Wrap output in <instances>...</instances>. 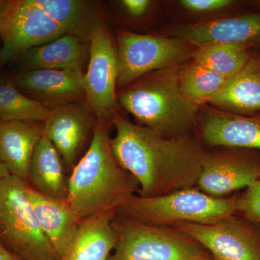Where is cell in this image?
<instances>
[{"label": "cell", "instance_id": "obj_1", "mask_svg": "<svg viewBox=\"0 0 260 260\" xmlns=\"http://www.w3.org/2000/svg\"><path fill=\"white\" fill-rule=\"evenodd\" d=\"M112 124L116 128L110 140L113 155L138 181L139 196H160L197 185L205 151L194 138L165 136L118 113Z\"/></svg>", "mask_w": 260, "mask_h": 260}, {"label": "cell", "instance_id": "obj_2", "mask_svg": "<svg viewBox=\"0 0 260 260\" xmlns=\"http://www.w3.org/2000/svg\"><path fill=\"white\" fill-rule=\"evenodd\" d=\"M104 22L100 3L85 0H10L0 16V68L28 49L73 34L89 42Z\"/></svg>", "mask_w": 260, "mask_h": 260}, {"label": "cell", "instance_id": "obj_3", "mask_svg": "<svg viewBox=\"0 0 260 260\" xmlns=\"http://www.w3.org/2000/svg\"><path fill=\"white\" fill-rule=\"evenodd\" d=\"M110 123L97 119L88 150L75 164L68 180V201L80 220L116 213L140 186L116 161L111 149Z\"/></svg>", "mask_w": 260, "mask_h": 260}, {"label": "cell", "instance_id": "obj_4", "mask_svg": "<svg viewBox=\"0 0 260 260\" xmlns=\"http://www.w3.org/2000/svg\"><path fill=\"white\" fill-rule=\"evenodd\" d=\"M180 66L152 72L135 80L118 92V104L140 125L165 136L187 134L197 124L199 107L181 93Z\"/></svg>", "mask_w": 260, "mask_h": 260}, {"label": "cell", "instance_id": "obj_5", "mask_svg": "<svg viewBox=\"0 0 260 260\" xmlns=\"http://www.w3.org/2000/svg\"><path fill=\"white\" fill-rule=\"evenodd\" d=\"M116 213L142 223L172 227L176 224L208 223L236 214V194L214 198L194 188L160 196L130 197Z\"/></svg>", "mask_w": 260, "mask_h": 260}, {"label": "cell", "instance_id": "obj_6", "mask_svg": "<svg viewBox=\"0 0 260 260\" xmlns=\"http://www.w3.org/2000/svg\"><path fill=\"white\" fill-rule=\"evenodd\" d=\"M28 184L12 175L0 184V242L21 260H57L27 196Z\"/></svg>", "mask_w": 260, "mask_h": 260}, {"label": "cell", "instance_id": "obj_7", "mask_svg": "<svg viewBox=\"0 0 260 260\" xmlns=\"http://www.w3.org/2000/svg\"><path fill=\"white\" fill-rule=\"evenodd\" d=\"M112 225L118 240L109 260H203L210 254L173 228L142 223L117 213Z\"/></svg>", "mask_w": 260, "mask_h": 260}, {"label": "cell", "instance_id": "obj_8", "mask_svg": "<svg viewBox=\"0 0 260 260\" xmlns=\"http://www.w3.org/2000/svg\"><path fill=\"white\" fill-rule=\"evenodd\" d=\"M118 75L116 89L157 70L180 66L191 59L193 49L173 37L142 35L129 30L117 32Z\"/></svg>", "mask_w": 260, "mask_h": 260}, {"label": "cell", "instance_id": "obj_9", "mask_svg": "<svg viewBox=\"0 0 260 260\" xmlns=\"http://www.w3.org/2000/svg\"><path fill=\"white\" fill-rule=\"evenodd\" d=\"M170 228L199 243L215 260H260V224L237 214L211 223L184 222Z\"/></svg>", "mask_w": 260, "mask_h": 260}, {"label": "cell", "instance_id": "obj_10", "mask_svg": "<svg viewBox=\"0 0 260 260\" xmlns=\"http://www.w3.org/2000/svg\"><path fill=\"white\" fill-rule=\"evenodd\" d=\"M88 70L84 87L86 102L96 116L112 124L117 113V46L105 22L95 25L89 37Z\"/></svg>", "mask_w": 260, "mask_h": 260}, {"label": "cell", "instance_id": "obj_11", "mask_svg": "<svg viewBox=\"0 0 260 260\" xmlns=\"http://www.w3.org/2000/svg\"><path fill=\"white\" fill-rule=\"evenodd\" d=\"M205 152L197 185L214 198L246 189L260 177V150L220 147Z\"/></svg>", "mask_w": 260, "mask_h": 260}, {"label": "cell", "instance_id": "obj_12", "mask_svg": "<svg viewBox=\"0 0 260 260\" xmlns=\"http://www.w3.org/2000/svg\"><path fill=\"white\" fill-rule=\"evenodd\" d=\"M168 34L194 48L228 44L260 50V10L174 25Z\"/></svg>", "mask_w": 260, "mask_h": 260}, {"label": "cell", "instance_id": "obj_13", "mask_svg": "<svg viewBox=\"0 0 260 260\" xmlns=\"http://www.w3.org/2000/svg\"><path fill=\"white\" fill-rule=\"evenodd\" d=\"M97 117L86 101L51 110L43 122L44 135L60 155L67 170H73L78 155L93 138Z\"/></svg>", "mask_w": 260, "mask_h": 260}, {"label": "cell", "instance_id": "obj_14", "mask_svg": "<svg viewBox=\"0 0 260 260\" xmlns=\"http://www.w3.org/2000/svg\"><path fill=\"white\" fill-rule=\"evenodd\" d=\"M83 70H23L12 78L17 88L47 109L86 101Z\"/></svg>", "mask_w": 260, "mask_h": 260}, {"label": "cell", "instance_id": "obj_15", "mask_svg": "<svg viewBox=\"0 0 260 260\" xmlns=\"http://www.w3.org/2000/svg\"><path fill=\"white\" fill-rule=\"evenodd\" d=\"M205 144L260 150V113L239 115L217 108H205L200 118Z\"/></svg>", "mask_w": 260, "mask_h": 260}, {"label": "cell", "instance_id": "obj_16", "mask_svg": "<svg viewBox=\"0 0 260 260\" xmlns=\"http://www.w3.org/2000/svg\"><path fill=\"white\" fill-rule=\"evenodd\" d=\"M26 193L43 232L52 246L57 260H60L73 244L80 220L68 200L49 198L29 184Z\"/></svg>", "mask_w": 260, "mask_h": 260}, {"label": "cell", "instance_id": "obj_17", "mask_svg": "<svg viewBox=\"0 0 260 260\" xmlns=\"http://www.w3.org/2000/svg\"><path fill=\"white\" fill-rule=\"evenodd\" d=\"M43 136V123L0 119V160L10 175L29 182L30 160Z\"/></svg>", "mask_w": 260, "mask_h": 260}, {"label": "cell", "instance_id": "obj_18", "mask_svg": "<svg viewBox=\"0 0 260 260\" xmlns=\"http://www.w3.org/2000/svg\"><path fill=\"white\" fill-rule=\"evenodd\" d=\"M209 104L224 112L254 115L260 113V51H253L240 71L229 78Z\"/></svg>", "mask_w": 260, "mask_h": 260}, {"label": "cell", "instance_id": "obj_19", "mask_svg": "<svg viewBox=\"0 0 260 260\" xmlns=\"http://www.w3.org/2000/svg\"><path fill=\"white\" fill-rule=\"evenodd\" d=\"M89 42L73 34L31 48L19 56L24 70H83L88 61Z\"/></svg>", "mask_w": 260, "mask_h": 260}, {"label": "cell", "instance_id": "obj_20", "mask_svg": "<svg viewBox=\"0 0 260 260\" xmlns=\"http://www.w3.org/2000/svg\"><path fill=\"white\" fill-rule=\"evenodd\" d=\"M116 213L99 214L80 220L76 237L60 260H109L118 240L112 225Z\"/></svg>", "mask_w": 260, "mask_h": 260}, {"label": "cell", "instance_id": "obj_21", "mask_svg": "<svg viewBox=\"0 0 260 260\" xmlns=\"http://www.w3.org/2000/svg\"><path fill=\"white\" fill-rule=\"evenodd\" d=\"M29 182L46 196L54 199H68V182L64 164L54 145L44 135L32 154Z\"/></svg>", "mask_w": 260, "mask_h": 260}, {"label": "cell", "instance_id": "obj_22", "mask_svg": "<svg viewBox=\"0 0 260 260\" xmlns=\"http://www.w3.org/2000/svg\"><path fill=\"white\" fill-rule=\"evenodd\" d=\"M178 77L181 93L198 107L210 103L229 80L192 59L179 67Z\"/></svg>", "mask_w": 260, "mask_h": 260}, {"label": "cell", "instance_id": "obj_23", "mask_svg": "<svg viewBox=\"0 0 260 260\" xmlns=\"http://www.w3.org/2000/svg\"><path fill=\"white\" fill-rule=\"evenodd\" d=\"M254 50L242 46L214 44L195 48L191 59L229 79L242 69Z\"/></svg>", "mask_w": 260, "mask_h": 260}, {"label": "cell", "instance_id": "obj_24", "mask_svg": "<svg viewBox=\"0 0 260 260\" xmlns=\"http://www.w3.org/2000/svg\"><path fill=\"white\" fill-rule=\"evenodd\" d=\"M50 113V109L22 93L12 79L0 80V119L43 123Z\"/></svg>", "mask_w": 260, "mask_h": 260}, {"label": "cell", "instance_id": "obj_25", "mask_svg": "<svg viewBox=\"0 0 260 260\" xmlns=\"http://www.w3.org/2000/svg\"><path fill=\"white\" fill-rule=\"evenodd\" d=\"M180 4L184 9L198 14H210L220 11H230L233 14H240L254 10L249 1L182 0Z\"/></svg>", "mask_w": 260, "mask_h": 260}, {"label": "cell", "instance_id": "obj_26", "mask_svg": "<svg viewBox=\"0 0 260 260\" xmlns=\"http://www.w3.org/2000/svg\"><path fill=\"white\" fill-rule=\"evenodd\" d=\"M236 214L260 224V177L243 192L236 194Z\"/></svg>", "mask_w": 260, "mask_h": 260}, {"label": "cell", "instance_id": "obj_27", "mask_svg": "<svg viewBox=\"0 0 260 260\" xmlns=\"http://www.w3.org/2000/svg\"><path fill=\"white\" fill-rule=\"evenodd\" d=\"M120 5L123 9L132 18H139L148 12L151 2L149 0H122Z\"/></svg>", "mask_w": 260, "mask_h": 260}, {"label": "cell", "instance_id": "obj_28", "mask_svg": "<svg viewBox=\"0 0 260 260\" xmlns=\"http://www.w3.org/2000/svg\"><path fill=\"white\" fill-rule=\"evenodd\" d=\"M0 260H21L0 242Z\"/></svg>", "mask_w": 260, "mask_h": 260}, {"label": "cell", "instance_id": "obj_29", "mask_svg": "<svg viewBox=\"0 0 260 260\" xmlns=\"http://www.w3.org/2000/svg\"><path fill=\"white\" fill-rule=\"evenodd\" d=\"M10 175L9 171H8V169L5 167V164L0 160V184H1L3 179Z\"/></svg>", "mask_w": 260, "mask_h": 260}, {"label": "cell", "instance_id": "obj_30", "mask_svg": "<svg viewBox=\"0 0 260 260\" xmlns=\"http://www.w3.org/2000/svg\"><path fill=\"white\" fill-rule=\"evenodd\" d=\"M10 0H0V16L4 13L7 7L9 5Z\"/></svg>", "mask_w": 260, "mask_h": 260}, {"label": "cell", "instance_id": "obj_31", "mask_svg": "<svg viewBox=\"0 0 260 260\" xmlns=\"http://www.w3.org/2000/svg\"><path fill=\"white\" fill-rule=\"evenodd\" d=\"M203 260H215L214 259L213 256H211V254H210L209 256H207V257H205V259H203Z\"/></svg>", "mask_w": 260, "mask_h": 260}, {"label": "cell", "instance_id": "obj_32", "mask_svg": "<svg viewBox=\"0 0 260 260\" xmlns=\"http://www.w3.org/2000/svg\"><path fill=\"white\" fill-rule=\"evenodd\" d=\"M260 51V50H259Z\"/></svg>", "mask_w": 260, "mask_h": 260}]
</instances>
